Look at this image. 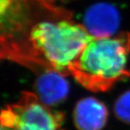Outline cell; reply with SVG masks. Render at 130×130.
<instances>
[{"mask_svg":"<svg viewBox=\"0 0 130 130\" xmlns=\"http://www.w3.org/2000/svg\"><path fill=\"white\" fill-rule=\"evenodd\" d=\"M129 53V33L93 38L73 63L69 73L86 89L104 92L130 75L127 69Z\"/></svg>","mask_w":130,"mask_h":130,"instance_id":"1","label":"cell"},{"mask_svg":"<svg viewBox=\"0 0 130 130\" xmlns=\"http://www.w3.org/2000/svg\"><path fill=\"white\" fill-rule=\"evenodd\" d=\"M92 39L83 24L68 20L43 21L29 31L30 58L64 75Z\"/></svg>","mask_w":130,"mask_h":130,"instance_id":"2","label":"cell"},{"mask_svg":"<svg viewBox=\"0 0 130 130\" xmlns=\"http://www.w3.org/2000/svg\"><path fill=\"white\" fill-rule=\"evenodd\" d=\"M63 115L53 112L37 95L26 92L1 115V130H63Z\"/></svg>","mask_w":130,"mask_h":130,"instance_id":"3","label":"cell"},{"mask_svg":"<svg viewBox=\"0 0 130 130\" xmlns=\"http://www.w3.org/2000/svg\"><path fill=\"white\" fill-rule=\"evenodd\" d=\"M83 25L92 38L113 36L119 27V14L111 5L96 4L86 13Z\"/></svg>","mask_w":130,"mask_h":130,"instance_id":"4","label":"cell"},{"mask_svg":"<svg viewBox=\"0 0 130 130\" xmlns=\"http://www.w3.org/2000/svg\"><path fill=\"white\" fill-rule=\"evenodd\" d=\"M37 96L46 106L58 104L67 98L69 83L63 74L52 68H46L36 81Z\"/></svg>","mask_w":130,"mask_h":130,"instance_id":"5","label":"cell"},{"mask_svg":"<svg viewBox=\"0 0 130 130\" xmlns=\"http://www.w3.org/2000/svg\"><path fill=\"white\" fill-rule=\"evenodd\" d=\"M73 117L78 130H102L107 123L108 111L96 98L86 97L77 103Z\"/></svg>","mask_w":130,"mask_h":130,"instance_id":"6","label":"cell"},{"mask_svg":"<svg viewBox=\"0 0 130 130\" xmlns=\"http://www.w3.org/2000/svg\"><path fill=\"white\" fill-rule=\"evenodd\" d=\"M115 113L122 122L130 124V90L118 98L115 104Z\"/></svg>","mask_w":130,"mask_h":130,"instance_id":"7","label":"cell"},{"mask_svg":"<svg viewBox=\"0 0 130 130\" xmlns=\"http://www.w3.org/2000/svg\"><path fill=\"white\" fill-rule=\"evenodd\" d=\"M60 1H68V0H60Z\"/></svg>","mask_w":130,"mask_h":130,"instance_id":"8","label":"cell"}]
</instances>
